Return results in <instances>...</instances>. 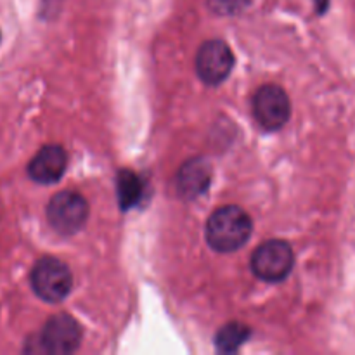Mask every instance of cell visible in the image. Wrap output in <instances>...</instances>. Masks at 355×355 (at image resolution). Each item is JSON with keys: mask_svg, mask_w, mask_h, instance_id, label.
I'll use <instances>...</instances> for the list:
<instances>
[{"mask_svg": "<svg viewBox=\"0 0 355 355\" xmlns=\"http://www.w3.org/2000/svg\"><path fill=\"white\" fill-rule=\"evenodd\" d=\"M253 231L250 215L239 207H222L207 222V241L215 252L231 253L246 245Z\"/></svg>", "mask_w": 355, "mask_h": 355, "instance_id": "6da1fadb", "label": "cell"}, {"mask_svg": "<svg viewBox=\"0 0 355 355\" xmlns=\"http://www.w3.org/2000/svg\"><path fill=\"white\" fill-rule=\"evenodd\" d=\"M234 55L229 45L222 40H208L200 47L196 55V71L208 85H218L231 73Z\"/></svg>", "mask_w": 355, "mask_h": 355, "instance_id": "52a82bcc", "label": "cell"}, {"mask_svg": "<svg viewBox=\"0 0 355 355\" xmlns=\"http://www.w3.org/2000/svg\"><path fill=\"white\" fill-rule=\"evenodd\" d=\"M253 113L260 127L266 130H279L288 123L291 114L290 97L281 87L263 85L253 99Z\"/></svg>", "mask_w": 355, "mask_h": 355, "instance_id": "5b68a950", "label": "cell"}, {"mask_svg": "<svg viewBox=\"0 0 355 355\" xmlns=\"http://www.w3.org/2000/svg\"><path fill=\"white\" fill-rule=\"evenodd\" d=\"M211 182V165L203 158L184 163L177 172V189L186 200H194L207 193Z\"/></svg>", "mask_w": 355, "mask_h": 355, "instance_id": "9c48e42d", "label": "cell"}, {"mask_svg": "<svg viewBox=\"0 0 355 355\" xmlns=\"http://www.w3.org/2000/svg\"><path fill=\"white\" fill-rule=\"evenodd\" d=\"M250 338V328L245 324H239V322H231V324H225L220 331L217 333V338H215V345L220 352H236L246 340Z\"/></svg>", "mask_w": 355, "mask_h": 355, "instance_id": "8fae6325", "label": "cell"}, {"mask_svg": "<svg viewBox=\"0 0 355 355\" xmlns=\"http://www.w3.org/2000/svg\"><path fill=\"white\" fill-rule=\"evenodd\" d=\"M82 342V328L68 314H58L47 321L40 335L44 352L66 355L75 352Z\"/></svg>", "mask_w": 355, "mask_h": 355, "instance_id": "8992f818", "label": "cell"}, {"mask_svg": "<svg viewBox=\"0 0 355 355\" xmlns=\"http://www.w3.org/2000/svg\"><path fill=\"white\" fill-rule=\"evenodd\" d=\"M246 6H248V0H208V7L220 16H232V14L241 12Z\"/></svg>", "mask_w": 355, "mask_h": 355, "instance_id": "7c38bea8", "label": "cell"}, {"mask_svg": "<svg viewBox=\"0 0 355 355\" xmlns=\"http://www.w3.org/2000/svg\"><path fill=\"white\" fill-rule=\"evenodd\" d=\"M31 286L44 302L58 304L71 291L73 277L66 263L52 257H45L38 260L31 270Z\"/></svg>", "mask_w": 355, "mask_h": 355, "instance_id": "7a4b0ae2", "label": "cell"}, {"mask_svg": "<svg viewBox=\"0 0 355 355\" xmlns=\"http://www.w3.org/2000/svg\"><path fill=\"white\" fill-rule=\"evenodd\" d=\"M68 163L64 149L58 144L44 146L31 158L28 165V173L38 184H54L62 177Z\"/></svg>", "mask_w": 355, "mask_h": 355, "instance_id": "ba28073f", "label": "cell"}, {"mask_svg": "<svg viewBox=\"0 0 355 355\" xmlns=\"http://www.w3.org/2000/svg\"><path fill=\"white\" fill-rule=\"evenodd\" d=\"M144 187H142L141 179L134 172L123 170L118 175V200H120L121 208H132L139 203Z\"/></svg>", "mask_w": 355, "mask_h": 355, "instance_id": "30bf717a", "label": "cell"}, {"mask_svg": "<svg viewBox=\"0 0 355 355\" xmlns=\"http://www.w3.org/2000/svg\"><path fill=\"white\" fill-rule=\"evenodd\" d=\"M295 263V255L286 241L272 239L255 250L252 257V269L257 277L267 283H277L288 277Z\"/></svg>", "mask_w": 355, "mask_h": 355, "instance_id": "3957f363", "label": "cell"}, {"mask_svg": "<svg viewBox=\"0 0 355 355\" xmlns=\"http://www.w3.org/2000/svg\"><path fill=\"white\" fill-rule=\"evenodd\" d=\"M47 217L59 234H75L89 218V205L82 194L62 191L55 194L49 203Z\"/></svg>", "mask_w": 355, "mask_h": 355, "instance_id": "277c9868", "label": "cell"}]
</instances>
